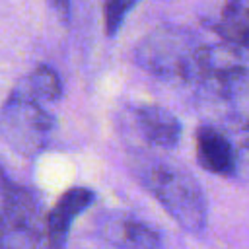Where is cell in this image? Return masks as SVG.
<instances>
[{
  "label": "cell",
  "mask_w": 249,
  "mask_h": 249,
  "mask_svg": "<svg viewBox=\"0 0 249 249\" xmlns=\"http://www.w3.org/2000/svg\"><path fill=\"white\" fill-rule=\"evenodd\" d=\"M62 97V82L54 68L39 64L10 93L0 113V128L18 152H41L54 130V115L47 105Z\"/></svg>",
  "instance_id": "obj_1"
},
{
  "label": "cell",
  "mask_w": 249,
  "mask_h": 249,
  "mask_svg": "<svg viewBox=\"0 0 249 249\" xmlns=\"http://www.w3.org/2000/svg\"><path fill=\"white\" fill-rule=\"evenodd\" d=\"M130 173L189 233L206 230V196L196 177L179 161L154 152L132 150L128 154Z\"/></svg>",
  "instance_id": "obj_2"
},
{
  "label": "cell",
  "mask_w": 249,
  "mask_h": 249,
  "mask_svg": "<svg viewBox=\"0 0 249 249\" xmlns=\"http://www.w3.org/2000/svg\"><path fill=\"white\" fill-rule=\"evenodd\" d=\"M220 47L206 43L187 27L163 25L138 41L134 60L160 80L195 88L216 64Z\"/></svg>",
  "instance_id": "obj_3"
},
{
  "label": "cell",
  "mask_w": 249,
  "mask_h": 249,
  "mask_svg": "<svg viewBox=\"0 0 249 249\" xmlns=\"http://www.w3.org/2000/svg\"><path fill=\"white\" fill-rule=\"evenodd\" d=\"M193 89L196 105L210 121L233 130H249V62L233 47H220L216 64Z\"/></svg>",
  "instance_id": "obj_4"
},
{
  "label": "cell",
  "mask_w": 249,
  "mask_h": 249,
  "mask_svg": "<svg viewBox=\"0 0 249 249\" xmlns=\"http://www.w3.org/2000/svg\"><path fill=\"white\" fill-rule=\"evenodd\" d=\"M45 237V222H41V204L37 195L12 181L0 167V243L12 237L37 239Z\"/></svg>",
  "instance_id": "obj_5"
},
{
  "label": "cell",
  "mask_w": 249,
  "mask_h": 249,
  "mask_svg": "<svg viewBox=\"0 0 249 249\" xmlns=\"http://www.w3.org/2000/svg\"><path fill=\"white\" fill-rule=\"evenodd\" d=\"M95 233L113 249H167L158 228L123 210L99 214L95 218Z\"/></svg>",
  "instance_id": "obj_6"
},
{
  "label": "cell",
  "mask_w": 249,
  "mask_h": 249,
  "mask_svg": "<svg viewBox=\"0 0 249 249\" xmlns=\"http://www.w3.org/2000/svg\"><path fill=\"white\" fill-rule=\"evenodd\" d=\"M130 119L132 126L140 138L148 142V146L171 150L179 144L181 123L165 107L154 103H138L130 107Z\"/></svg>",
  "instance_id": "obj_7"
},
{
  "label": "cell",
  "mask_w": 249,
  "mask_h": 249,
  "mask_svg": "<svg viewBox=\"0 0 249 249\" xmlns=\"http://www.w3.org/2000/svg\"><path fill=\"white\" fill-rule=\"evenodd\" d=\"M95 200V193L88 187L68 189L45 218V243L47 249H64L74 220L88 210Z\"/></svg>",
  "instance_id": "obj_8"
},
{
  "label": "cell",
  "mask_w": 249,
  "mask_h": 249,
  "mask_svg": "<svg viewBox=\"0 0 249 249\" xmlns=\"http://www.w3.org/2000/svg\"><path fill=\"white\" fill-rule=\"evenodd\" d=\"M195 150L200 167L220 177L237 175V152L216 124H200L195 132Z\"/></svg>",
  "instance_id": "obj_9"
},
{
  "label": "cell",
  "mask_w": 249,
  "mask_h": 249,
  "mask_svg": "<svg viewBox=\"0 0 249 249\" xmlns=\"http://www.w3.org/2000/svg\"><path fill=\"white\" fill-rule=\"evenodd\" d=\"M216 31L230 47L249 53V0H231L224 4L216 21Z\"/></svg>",
  "instance_id": "obj_10"
},
{
  "label": "cell",
  "mask_w": 249,
  "mask_h": 249,
  "mask_svg": "<svg viewBox=\"0 0 249 249\" xmlns=\"http://www.w3.org/2000/svg\"><path fill=\"white\" fill-rule=\"evenodd\" d=\"M132 8H134V2H123V0H113V2H107L103 6V10H105V31H107L109 37L119 33L126 14Z\"/></svg>",
  "instance_id": "obj_11"
},
{
  "label": "cell",
  "mask_w": 249,
  "mask_h": 249,
  "mask_svg": "<svg viewBox=\"0 0 249 249\" xmlns=\"http://www.w3.org/2000/svg\"><path fill=\"white\" fill-rule=\"evenodd\" d=\"M243 167L249 169V138L241 144V148H239V152H237V173H239Z\"/></svg>",
  "instance_id": "obj_12"
},
{
  "label": "cell",
  "mask_w": 249,
  "mask_h": 249,
  "mask_svg": "<svg viewBox=\"0 0 249 249\" xmlns=\"http://www.w3.org/2000/svg\"><path fill=\"white\" fill-rule=\"evenodd\" d=\"M0 249H14L12 245H6V243H0Z\"/></svg>",
  "instance_id": "obj_13"
}]
</instances>
